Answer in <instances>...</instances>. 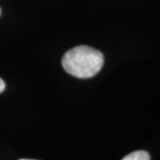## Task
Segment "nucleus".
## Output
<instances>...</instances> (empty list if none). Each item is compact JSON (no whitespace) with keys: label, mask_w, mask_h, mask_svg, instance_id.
Here are the masks:
<instances>
[{"label":"nucleus","mask_w":160,"mask_h":160,"mask_svg":"<svg viewBox=\"0 0 160 160\" xmlns=\"http://www.w3.org/2000/svg\"><path fill=\"white\" fill-rule=\"evenodd\" d=\"M0 14H1V9H0Z\"/></svg>","instance_id":"nucleus-5"},{"label":"nucleus","mask_w":160,"mask_h":160,"mask_svg":"<svg viewBox=\"0 0 160 160\" xmlns=\"http://www.w3.org/2000/svg\"><path fill=\"white\" fill-rule=\"evenodd\" d=\"M103 54L90 46H79L70 49L63 55V69L78 78H90L102 68Z\"/></svg>","instance_id":"nucleus-1"},{"label":"nucleus","mask_w":160,"mask_h":160,"mask_svg":"<svg viewBox=\"0 0 160 160\" xmlns=\"http://www.w3.org/2000/svg\"><path fill=\"white\" fill-rule=\"evenodd\" d=\"M122 160H150V156L147 151L137 150L126 156Z\"/></svg>","instance_id":"nucleus-2"},{"label":"nucleus","mask_w":160,"mask_h":160,"mask_svg":"<svg viewBox=\"0 0 160 160\" xmlns=\"http://www.w3.org/2000/svg\"><path fill=\"white\" fill-rule=\"evenodd\" d=\"M20 160H34V159H24V158H22V159H20Z\"/></svg>","instance_id":"nucleus-4"},{"label":"nucleus","mask_w":160,"mask_h":160,"mask_svg":"<svg viewBox=\"0 0 160 160\" xmlns=\"http://www.w3.org/2000/svg\"><path fill=\"white\" fill-rule=\"evenodd\" d=\"M5 88H6V84L4 82V80L2 79V78H0V92H2L4 91Z\"/></svg>","instance_id":"nucleus-3"}]
</instances>
